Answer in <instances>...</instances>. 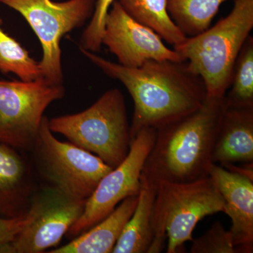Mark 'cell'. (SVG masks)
<instances>
[{
	"label": "cell",
	"instance_id": "obj_6",
	"mask_svg": "<svg viewBox=\"0 0 253 253\" xmlns=\"http://www.w3.org/2000/svg\"><path fill=\"white\" fill-rule=\"evenodd\" d=\"M44 116L29 154L38 181L56 188L73 199L87 200L99 181L113 168L96 155L71 142L58 140Z\"/></svg>",
	"mask_w": 253,
	"mask_h": 253
},
{
	"label": "cell",
	"instance_id": "obj_14",
	"mask_svg": "<svg viewBox=\"0 0 253 253\" xmlns=\"http://www.w3.org/2000/svg\"><path fill=\"white\" fill-rule=\"evenodd\" d=\"M212 161L221 167L237 163H253V107L226 105Z\"/></svg>",
	"mask_w": 253,
	"mask_h": 253
},
{
	"label": "cell",
	"instance_id": "obj_4",
	"mask_svg": "<svg viewBox=\"0 0 253 253\" xmlns=\"http://www.w3.org/2000/svg\"><path fill=\"white\" fill-rule=\"evenodd\" d=\"M225 212V203L211 176L188 183L162 182L156 187L154 238L148 253L184 252L193 231L206 216Z\"/></svg>",
	"mask_w": 253,
	"mask_h": 253
},
{
	"label": "cell",
	"instance_id": "obj_16",
	"mask_svg": "<svg viewBox=\"0 0 253 253\" xmlns=\"http://www.w3.org/2000/svg\"><path fill=\"white\" fill-rule=\"evenodd\" d=\"M156 188L141 181L132 215L113 248V253H148L154 238L153 216Z\"/></svg>",
	"mask_w": 253,
	"mask_h": 253
},
{
	"label": "cell",
	"instance_id": "obj_23",
	"mask_svg": "<svg viewBox=\"0 0 253 253\" xmlns=\"http://www.w3.org/2000/svg\"><path fill=\"white\" fill-rule=\"evenodd\" d=\"M30 220L29 213L15 218L0 217V246L9 244L23 230Z\"/></svg>",
	"mask_w": 253,
	"mask_h": 253
},
{
	"label": "cell",
	"instance_id": "obj_9",
	"mask_svg": "<svg viewBox=\"0 0 253 253\" xmlns=\"http://www.w3.org/2000/svg\"><path fill=\"white\" fill-rule=\"evenodd\" d=\"M86 201L40 185L32 200L27 225L12 241L0 246V253H42L59 246L83 214Z\"/></svg>",
	"mask_w": 253,
	"mask_h": 253
},
{
	"label": "cell",
	"instance_id": "obj_3",
	"mask_svg": "<svg viewBox=\"0 0 253 253\" xmlns=\"http://www.w3.org/2000/svg\"><path fill=\"white\" fill-rule=\"evenodd\" d=\"M253 28V0H235L226 17L174 46L191 72L204 81L208 97L223 98L236 59Z\"/></svg>",
	"mask_w": 253,
	"mask_h": 253
},
{
	"label": "cell",
	"instance_id": "obj_1",
	"mask_svg": "<svg viewBox=\"0 0 253 253\" xmlns=\"http://www.w3.org/2000/svg\"><path fill=\"white\" fill-rule=\"evenodd\" d=\"M95 66L118 80L134 101L131 141L145 127L157 129L199 109L207 99L204 81L186 61H147L138 68L113 63L79 46Z\"/></svg>",
	"mask_w": 253,
	"mask_h": 253
},
{
	"label": "cell",
	"instance_id": "obj_13",
	"mask_svg": "<svg viewBox=\"0 0 253 253\" xmlns=\"http://www.w3.org/2000/svg\"><path fill=\"white\" fill-rule=\"evenodd\" d=\"M212 176L231 218L230 232L239 253L253 252V181L213 164Z\"/></svg>",
	"mask_w": 253,
	"mask_h": 253
},
{
	"label": "cell",
	"instance_id": "obj_2",
	"mask_svg": "<svg viewBox=\"0 0 253 253\" xmlns=\"http://www.w3.org/2000/svg\"><path fill=\"white\" fill-rule=\"evenodd\" d=\"M223 98L208 97L199 109L156 129L141 181L188 183L210 176L218 129L225 109Z\"/></svg>",
	"mask_w": 253,
	"mask_h": 253
},
{
	"label": "cell",
	"instance_id": "obj_24",
	"mask_svg": "<svg viewBox=\"0 0 253 253\" xmlns=\"http://www.w3.org/2000/svg\"><path fill=\"white\" fill-rule=\"evenodd\" d=\"M245 166L242 167L234 166V164H228L224 167L227 170L231 172L236 173L240 175L244 176L245 177L249 178L251 180L253 181V163H244Z\"/></svg>",
	"mask_w": 253,
	"mask_h": 253
},
{
	"label": "cell",
	"instance_id": "obj_17",
	"mask_svg": "<svg viewBox=\"0 0 253 253\" xmlns=\"http://www.w3.org/2000/svg\"><path fill=\"white\" fill-rule=\"evenodd\" d=\"M123 9L141 24L154 30L173 46L187 38L173 22L168 14V0H118Z\"/></svg>",
	"mask_w": 253,
	"mask_h": 253
},
{
	"label": "cell",
	"instance_id": "obj_18",
	"mask_svg": "<svg viewBox=\"0 0 253 253\" xmlns=\"http://www.w3.org/2000/svg\"><path fill=\"white\" fill-rule=\"evenodd\" d=\"M227 0H168V14L186 37L211 27L221 4Z\"/></svg>",
	"mask_w": 253,
	"mask_h": 253
},
{
	"label": "cell",
	"instance_id": "obj_20",
	"mask_svg": "<svg viewBox=\"0 0 253 253\" xmlns=\"http://www.w3.org/2000/svg\"><path fill=\"white\" fill-rule=\"evenodd\" d=\"M0 18V72L14 73L22 81H33L43 78L39 62L16 40L5 33Z\"/></svg>",
	"mask_w": 253,
	"mask_h": 253
},
{
	"label": "cell",
	"instance_id": "obj_15",
	"mask_svg": "<svg viewBox=\"0 0 253 253\" xmlns=\"http://www.w3.org/2000/svg\"><path fill=\"white\" fill-rule=\"evenodd\" d=\"M138 196L123 200L103 220L68 244L47 253H111L125 226L132 215Z\"/></svg>",
	"mask_w": 253,
	"mask_h": 253
},
{
	"label": "cell",
	"instance_id": "obj_19",
	"mask_svg": "<svg viewBox=\"0 0 253 253\" xmlns=\"http://www.w3.org/2000/svg\"><path fill=\"white\" fill-rule=\"evenodd\" d=\"M224 102L226 106L253 107V36L245 42L236 59Z\"/></svg>",
	"mask_w": 253,
	"mask_h": 253
},
{
	"label": "cell",
	"instance_id": "obj_12",
	"mask_svg": "<svg viewBox=\"0 0 253 253\" xmlns=\"http://www.w3.org/2000/svg\"><path fill=\"white\" fill-rule=\"evenodd\" d=\"M26 153L0 144V217L26 215L39 181Z\"/></svg>",
	"mask_w": 253,
	"mask_h": 253
},
{
	"label": "cell",
	"instance_id": "obj_8",
	"mask_svg": "<svg viewBox=\"0 0 253 253\" xmlns=\"http://www.w3.org/2000/svg\"><path fill=\"white\" fill-rule=\"evenodd\" d=\"M63 84L41 78L33 81H0V144L29 154L44 113L65 96Z\"/></svg>",
	"mask_w": 253,
	"mask_h": 253
},
{
	"label": "cell",
	"instance_id": "obj_11",
	"mask_svg": "<svg viewBox=\"0 0 253 253\" xmlns=\"http://www.w3.org/2000/svg\"><path fill=\"white\" fill-rule=\"evenodd\" d=\"M163 41L154 30L126 14L115 0L106 16L102 45L117 57L119 64L138 68L151 60L184 61Z\"/></svg>",
	"mask_w": 253,
	"mask_h": 253
},
{
	"label": "cell",
	"instance_id": "obj_7",
	"mask_svg": "<svg viewBox=\"0 0 253 253\" xmlns=\"http://www.w3.org/2000/svg\"><path fill=\"white\" fill-rule=\"evenodd\" d=\"M0 3L22 15L39 39L43 78L53 84H63L61 38L91 18L96 0H0Z\"/></svg>",
	"mask_w": 253,
	"mask_h": 253
},
{
	"label": "cell",
	"instance_id": "obj_5",
	"mask_svg": "<svg viewBox=\"0 0 253 253\" xmlns=\"http://www.w3.org/2000/svg\"><path fill=\"white\" fill-rule=\"evenodd\" d=\"M49 126L52 132L62 134L112 168L129 153L130 126L124 96L118 89L106 91L81 113L51 118Z\"/></svg>",
	"mask_w": 253,
	"mask_h": 253
},
{
	"label": "cell",
	"instance_id": "obj_22",
	"mask_svg": "<svg viewBox=\"0 0 253 253\" xmlns=\"http://www.w3.org/2000/svg\"><path fill=\"white\" fill-rule=\"evenodd\" d=\"M115 0H97L90 22L83 32L81 40V46L83 49L99 52L102 46L106 16Z\"/></svg>",
	"mask_w": 253,
	"mask_h": 253
},
{
	"label": "cell",
	"instance_id": "obj_10",
	"mask_svg": "<svg viewBox=\"0 0 253 253\" xmlns=\"http://www.w3.org/2000/svg\"><path fill=\"white\" fill-rule=\"evenodd\" d=\"M156 129L145 127L131 141L129 153L119 166L101 179L84 211L66 235L74 239L107 217L123 200L136 196L141 189V174L154 146Z\"/></svg>",
	"mask_w": 253,
	"mask_h": 253
},
{
	"label": "cell",
	"instance_id": "obj_21",
	"mask_svg": "<svg viewBox=\"0 0 253 253\" xmlns=\"http://www.w3.org/2000/svg\"><path fill=\"white\" fill-rule=\"evenodd\" d=\"M191 241V253H239L230 231L226 230L219 221L204 235Z\"/></svg>",
	"mask_w": 253,
	"mask_h": 253
}]
</instances>
